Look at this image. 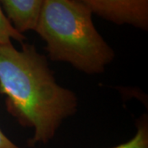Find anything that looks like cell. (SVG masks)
I'll list each match as a JSON object with an SVG mask.
<instances>
[{
    "label": "cell",
    "instance_id": "cell-1",
    "mask_svg": "<svg viewBox=\"0 0 148 148\" xmlns=\"http://www.w3.org/2000/svg\"><path fill=\"white\" fill-rule=\"evenodd\" d=\"M0 95L21 127L34 129L29 147L49 143L78 105L73 91L57 83L47 57L26 42L21 50L12 45L0 46Z\"/></svg>",
    "mask_w": 148,
    "mask_h": 148
},
{
    "label": "cell",
    "instance_id": "cell-2",
    "mask_svg": "<svg viewBox=\"0 0 148 148\" xmlns=\"http://www.w3.org/2000/svg\"><path fill=\"white\" fill-rule=\"evenodd\" d=\"M35 32L46 43L50 60L70 64L85 73H102L114 58L83 0H44Z\"/></svg>",
    "mask_w": 148,
    "mask_h": 148
},
{
    "label": "cell",
    "instance_id": "cell-3",
    "mask_svg": "<svg viewBox=\"0 0 148 148\" xmlns=\"http://www.w3.org/2000/svg\"><path fill=\"white\" fill-rule=\"evenodd\" d=\"M91 13L117 25L148 29L147 0H83Z\"/></svg>",
    "mask_w": 148,
    "mask_h": 148
},
{
    "label": "cell",
    "instance_id": "cell-4",
    "mask_svg": "<svg viewBox=\"0 0 148 148\" xmlns=\"http://www.w3.org/2000/svg\"><path fill=\"white\" fill-rule=\"evenodd\" d=\"M44 0H2L3 13L16 32L24 35L36 31L40 20Z\"/></svg>",
    "mask_w": 148,
    "mask_h": 148
},
{
    "label": "cell",
    "instance_id": "cell-5",
    "mask_svg": "<svg viewBox=\"0 0 148 148\" xmlns=\"http://www.w3.org/2000/svg\"><path fill=\"white\" fill-rule=\"evenodd\" d=\"M137 132L128 142L112 148H148V118L143 114L136 122Z\"/></svg>",
    "mask_w": 148,
    "mask_h": 148
},
{
    "label": "cell",
    "instance_id": "cell-6",
    "mask_svg": "<svg viewBox=\"0 0 148 148\" xmlns=\"http://www.w3.org/2000/svg\"><path fill=\"white\" fill-rule=\"evenodd\" d=\"M12 39L20 42L21 45L25 42L27 37L13 28L0 6V46L12 45Z\"/></svg>",
    "mask_w": 148,
    "mask_h": 148
},
{
    "label": "cell",
    "instance_id": "cell-7",
    "mask_svg": "<svg viewBox=\"0 0 148 148\" xmlns=\"http://www.w3.org/2000/svg\"><path fill=\"white\" fill-rule=\"evenodd\" d=\"M0 148H20L13 143L0 129Z\"/></svg>",
    "mask_w": 148,
    "mask_h": 148
}]
</instances>
